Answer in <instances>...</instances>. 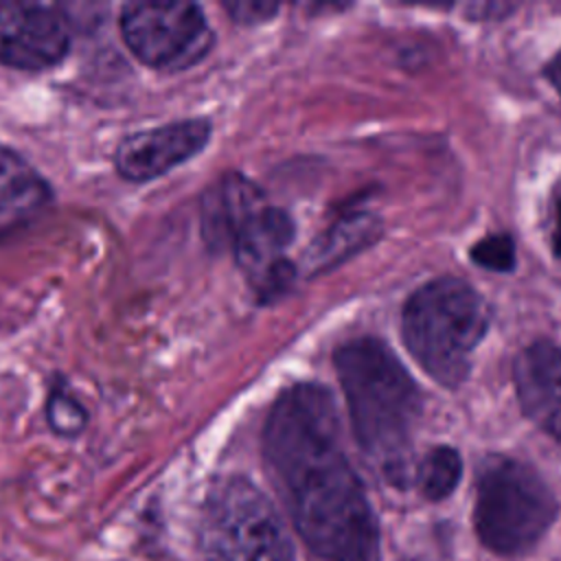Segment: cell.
Instances as JSON below:
<instances>
[{
    "mask_svg": "<svg viewBox=\"0 0 561 561\" xmlns=\"http://www.w3.org/2000/svg\"><path fill=\"white\" fill-rule=\"evenodd\" d=\"M522 410L561 443V348L548 340L528 344L513 368Z\"/></svg>",
    "mask_w": 561,
    "mask_h": 561,
    "instance_id": "30bf717a",
    "label": "cell"
},
{
    "mask_svg": "<svg viewBox=\"0 0 561 561\" xmlns=\"http://www.w3.org/2000/svg\"><path fill=\"white\" fill-rule=\"evenodd\" d=\"M557 500L528 465L493 456L478 473L473 524L478 539L495 554L528 552L552 526Z\"/></svg>",
    "mask_w": 561,
    "mask_h": 561,
    "instance_id": "5b68a950",
    "label": "cell"
},
{
    "mask_svg": "<svg viewBox=\"0 0 561 561\" xmlns=\"http://www.w3.org/2000/svg\"><path fill=\"white\" fill-rule=\"evenodd\" d=\"M70 46L66 15L35 2H0V64L44 70L59 64Z\"/></svg>",
    "mask_w": 561,
    "mask_h": 561,
    "instance_id": "ba28073f",
    "label": "cell"
},
{
    "mask_svg": "<svg viewBox=\"0 0 561 561\" xmlns=\"http://www.w3.org/2000/svg\"><path fill=\"white\" fill-rule=\"evenodd\" d=\"M546 75L550 79V83L557 88V92L561 94V50L550 59V64L546 66Z\"/></svg>",
    "mask_w": 561,
    "mask_h": 561,
    "instance_id": "e0dca14e",
    "label": "cell"
},
{
    "mask_svg": "<svg viewBox=\"0 0 561 561\" xmlns=\"http://www.w3.org/2000/svg\"><path fill=\"white\" fill-rule=\"evenodd\" d=\"M335 370L362 451L390 484H405L410 438L423 408L416 381L375 337L344 342L335 351Z\"/></svg>",
    "mask_w": 561,
    "mask_h": 561,
    "instance_id": "7a4b0ae2",
    "label": "cell"
},
{
    "mask_svg": "<svg viewBox=\"0 0 561 561\" xmlns=\"http://www.w3.org/2000/svg\"><path fill=\"white\" fill-rule=\"evenodd\" d=\"M484 298L460 278H436L419 287L401 316L403 342L421 368L445 388L469 377L471 355L489 329Z\"/></svg>",
    "mask_w": 561,
    "mask_h": 561,
    "instance_id": "277c9868",
    "label": "cell"
},
{
    "mask_svg": "<svg viewBox=\"0 0 561 561\" xmlns=\"http://www.w3.org/2000/svg\"><path fill=\"white\" fill-rule=\"evenodd\" d=\"M48 204L46 180L22 156L0 145V241L33 224Z\"/></svg>",
    "mask_w": 561,
    "mask_h": 561,
    "instance_id": "8fae6325",
    "label": "cell"
},
{
    "mask_svg": "<svg viewBox=\"0 0 561 561\" xmlns=\"http://www.w3.org/2000/svg\"><path fill=\"white\" fill-rule=\"evenodd\" d=\"M552 248H554V254L561 259V197L557 199V206H554V228H552Z\"/></svg>",
    "mask_w": 561,
    "mask_h": 561,
    "instance_id": "ac0fdd59",
    "label": "cell"
},
{
    "mask_svg": "<svg viewBox=\"0 0 561 561\" xmlns=\"http://www.w3.org/2000/svg\"><path fill=\"white\" fill-rule=\"evenodd\" d=\"M206 561H294L287 528L272 502L245 478L219 480L199 524Z\"/></svg>",
    "mask_w": 561,
    "mask_h": 561,
    "instance_id": "8992f818",
    "label": "cell"
},
{
    "mask_svg": "<svg viewBox=\"0 0 561 561\" xmlns=\"http://www.w3.org/2000/svg\"><path fill=\"white\" fill-rule=\"evenodd\" d=\"M377 232H379V221L373 215H366V213L348 215L340 219V224H335L327 232V237H322V241H318L311 248L309 265L316 270H324L346 259L348 254L357 252L366 243H370L377 237Z\"/></svg>",
    "mask_w": 561,
    "mask_h": 561,
    "instance_id": "7c38bea8",
    "label": "cell"
},
{
    "mask_svg": "<svg viewBox=\"0 0 561 561\" xmlns=\"http://www.w3.org/2000/svg\"><path fill=\"white\" fill-rule=\"evenodd\" d=\"M121 31L129 50L158 70H184L213 46V31L193 2H129Z\"/></svg>",
    "mask_w": 561,
    "mask_h": 561,
    "instance_id": "52a82bcc",
    "label": "cell"
},
{
    "mask_svg": "<svg viewBox=\"0 0 561 561\" xmlns=\"http://www.w3.org/2000/svg\"><path fill=\"white\" fill-rule=\"evenodd\" d=\"M471 259L491 272H511L515 267V243L508 234H489L471 248Z\"/></svg>",
    "mask_w": 561,
    "mask_h": 561,
    "instance_id": "9a60e30c",
    "label": "cell"
},
{
    "mask_svg": "<svg viewBox=\"0 0 561 561\" xmlns=\"http://www.w3.org/2000/svg\"><path fill=\"white\" fill-rule=\"evenodd\" d=\"M204 234L213 245H228L248 285L261 300L280 296L294 276L287 248L294 241L289 215L265 202L243 175L221 178L204 197Z\"/></svg>",
    "mask_w": 561,
    "mask_h": 561,
    "instance_id": "3957f363",
    "label": "cell"
},
{
    "mask_svg": "<svg viewBox=\"0 0 561 561\" xmlns=\"http://www.w3.org/2000/svg\"><path fill=\"white\" fill-rule=\"evenodd\" d=\"M208 138L210 125L204 118L142 129L121 140L114 162L125 180L147 182L199 153Z\"/></svg>",
    "mask_w": 561,
    "mask_h": 561,
    "instance_id": "9c48e42d",
    "label": "cell"
},
{
    "mask_svg": "<svg viewBox=\"0 0 561 561\" xmlns=\"http://www.w3.org/2000/svg\"><path fill=\"white\" fill-rule=\"evenodd\" d=\"M263 454L311 561H379V526L340 445L327 388L298 383L276 399Z\"/></svg>",
    "mask_w": 561,
    "mask_h": 561,
    "instance_id": "6da1fadb",
    "label": "cell"
},
{
    "mask_svg": "<svg viewBox=\"0 0 561 561\" xmlns=\"http://www.w3.org/2000/svg\"><path fill=\"white\" fill-rule=\"evenodd\" d=\"M46 414H48L50 427L61 436H75L85 427L83 408L79 405V401L75 397H70L61 388L53 390V394L48 399Z\"/></svg>",
    "mask_w": 561,
    "mask_h": 561,
    "instance_id": "5bb4252c",
    "label": "cell"
},
{
    "mask_svg": "<svg viewBox=\"0 0 561 561\" xmlns=\"http://www.w3.org/2000/svg\"><path fill=\"white\" fill-rule=\"evenodd\" d=\"M460 473H462L460 454L454 447L438 445L432 451H427L419 462L416 484L423 497L438 502L451 495V491L460 482Z\"/></svg>",
    "mask_w": 561,
    "mask_h": 561,
    "instance_id": "4fadbf2b",
    "label": "cell"
},
{
    "mask_svg": "<svg viewBox=\"0 0 561 561\" xmlns=\"http://www.w3.org/2000/svg\"><path fill=\"white\" fill-rule=\"evenodd\" d=\"M226 11L232 15V20L241 22V24H259L265 20H272L278 11L276 2H228Z\"/></svg>",
    "mask_w": 561,
    "mask_h": 561,
    "instance_id": "2e32d148",
    "label": "cell"
}]
</instances>
